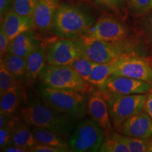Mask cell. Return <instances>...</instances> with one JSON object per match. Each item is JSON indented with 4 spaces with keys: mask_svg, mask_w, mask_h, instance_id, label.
<instances>
[{
    "mask_svg": "<svg viewBox=\"0 0 152 152\" xmlns=\"http://www.w3.org/2000/svg\"><path fill=\"white\" fill-rule=\"evenodd\" d=\"M20 118L30 127H39L56 132L64 138L70 137L74 119L55 111L39 99L30 96L20 110Z\"/></svg>",
    "mask_w": 152,
    "mask_h": 152,
    "instance_id": "6da1fadb",
    "label": "cell"
},
{
    "mask_svg": "<svg viewBox=\"0 0 152 152\" xmlns=\"http://www.w3.org/2000/svg\"><path fill=\"white\" fill-rule=\"evenodd\" d=\"M85 93L67 89H58L43 84L38 87V94L47 105L59 113L75 119L87 113V96Z\"/></svg>",
    "mask_w": 152,
    "mask_h": 152,
    "instance_id": "7a4b0ae2",
    "label": "cell"
},
{
    "mask_svg": "<svg viewBox=\"0 0 152 152\" xmlns=\"http://www.w3.org/2000/svg\"><path fill=\"white\" fill-rule=\"evenodd\" d=\"M94 23V19L81 9L61 4L55 14L52 30L61 38L77 39L85 35Z\"/></svg>",
    "mask_w": 152,
    "mask_h": 152,
    "instance_id": "3957f363",
    "label": "cell"
},
{
    "mask_svg": "<svg viewBox=\"0 0 152 152\" xmlns=\"http://www.w3.org/2000/svg\"><path fill=\"white\" fill-rule=\"evenodd\" d=\"M41 84L58 89L87 93L90 84L83 79L71 66L47 65L39 73Z\"/></svg>",
    "mask_w": 152,
    "mask_h": 152,
    "instance_id": "277c9868",
    "label": "cell"
},
{
    "mask_svg": "<svg viewBox=\"0 0 152 152\" xmlns=\"http://www.w3.org/2000/svg\"><path fill=\"white\" fill-rule=\"evenodd\" d=\"M74 40L81 56L96 64L109 62L123 53H126L123 41L111 42L93 39L86 35Z\"/></svg>",
    "mask_w": 152,
    "mask_h": 152,
    "instance_id": "5b68a950",
    "label": "cell"
},
{
    "mask_svg": "<svg viewBox=\"0 0 152 152\" xmlns=\"http://www.w3.org/2000/svg\"><path fill=\"white\" fill-rule=\"evenodd\" d=\"M104 137L103 128L93 119H87L76 126L69 137V145L72 151H99Z\"/></svg>",
    "mask_w": 152,
    "mask_h": 152,
    "instance_id": "8992f818",
    "label": "cell"
},
{
    "mask_svg": "<svg viewBox=\"0 0 152 152\" xmlns=\"http://www.w3.org/2000/svg\"><path fill=\"white\" fill-rule=\"evenodd\" d=\"M147 94L113 96L106 99L113 127L118 130L125 120L144 109Z\"/></svg>",
    "mask_w": 152,
    "mask_h": 152,
    "instance_id": "52a82bcc",
    "label": "cell"
},
{
    "mask_svg": "<svg viewBox=\"0 0 152 152\" xmlns=\"http://www.w3.org/2000/svg\"><path fill=\"white\" fill-rule=\"evenodd\" d=\"M113 75H122L152 85V64L134 53H123L118 57Z\"/></svg>",
    "mask_w": 152,
    "mask_h": 152,
    "instance_id": "ba28073f",
    "label": "cell"
},
{
    "mask_svg": "<svg viewBox=\"0 0 152 152\" xmlns=\"http://www.w3.org/2000/svg\"><path fill=\"white\" fill-rule=\"evenodd\" d=\"M98 88L107 99L121 95L147 94L151 90L152 85L125 76L111 75Z\"/></svg>",
    "mask_w": 152,
    "mask_h": 152,
    "instance_id": "9c48e42d",
    "label": "cell"
},
{
    "mask_svg": "<svg viewBox=\"0 0 152 152\" xmlns=\"http://www.w3.org/2000/svg\"><path fill=\"white\" fill-rule=\"evenodd\" d=\"M127 35V28L121 22L112 17L102 16L85 35L99 40L119 42L124 41Z\"/></svg>",
    "mask_w": 152,
    "mask_h": 152,
    "instance_id": "30bf717a",
    "label": "cell"
},
{
    "mask_svg": "<svg viewBox=\"0 0 152 152\" xmlns=\"http://www.w3.org/2000/svg\"><path fill=\"white\" fill-rule=\"evenodd\" d=\"M47 60L54 66H72L80 54L74 39L61 38L49 42L46 47Z\"/></svg>",
    "mask_w": 152,
    "mask_h": 152,
    "instance_id": "8fae6325",
    "label": "cell"
},
{
    "mask_svg": "<svg viewBox=\"0 0 152 152\" xmlns=\"http://www.w3.org/2000/svg\"><path fill=\"white\" fill-rule=\"evenodd\" d=\"M87 113L103 128L105 136L112 132L107 102L99 88L91 87L87 92Z\"/></svg>",
    "mask_w": 152,
    "mask_h": 152,
    "instance_id": "7c38bea8",
    "label": "cell"
},
{
    "mask_svg": "<svg viewBox=\"0 0 152 152\" xmlns=\"http://www.w3.org/2000/svg\"><path fill=\"white\" fill-rule=\"evenodd\" d=\"M123 135L142 139L152 138V118L144 110L125 120L118 129Z\"/></svg>",
    "mask_w": 152,
    "mask_h": 152,
    "instance_id": "4fadbf2b",
    "label": "cell"
},
{
    "mask_svg": "<svg viewBox=\"0 0 152 152\" xmlns=\"http://www.w3.org/2000/svg\"><path fill=\"white\" fill-rule=\"evenodd\" d=\"M1 28L10 41L25 32L36 29L33 18L20 16L12 9L1 19Z\"/></svg>",
    "mask_w": 152,
    "mask_h": 152,
    "instance_id": "5bb4252c",
    "label": "cell"
},
{
    "mask_svg": "<svg viewBox=\"0 0 152 152\" xmlns=\"http://www.w3.org/2000/svg\"><path fill=\"white\" fill-rule=\"evenodd\" d=\"M59 0H37L33 15L36 29L47 33L53 28L56 12L59 7Z\"/></svg>",
    "mask_w": 152,
    "mask_h": 152,
    "instance_id": "9a60e30c",
    "label": "cell"
},
{
    "mask_svg": "<svg viewBox=\"0 0 152 152\" xmlns=\"http://www.w3.org/2000/svg\"><path fill=\"white\" fill-rule=\"evenodd\" d=\"M26 59V74L24 80L31 84L39 77V73L46 66V47L40 44L30 53Z\"/></svg>",
    "mask_w": 152,
    "mask_h": 152,
    "instance_id": "2e32d148",
    "label": "cell"
},
{
    "mask_svg": "<svg viewBox=\"0 0 152 152\" xmlns=\"http://www.w3.org/2000/svg\"><path fill=\"white\" fill-rule=\"evenodd\" d=\"M40 44L33 30H29L20 34L11 41L8 52L26 58Z\"/></svg>",
    "mask_w": 152,
    "mask_h": 152,
    "instance_id": "e0dca14e",
    "label": "cell"
},
{
    "mask_svg": "<svg viewBox=\"0 0 152 152\" xmlns=\"http://www.w3.org/2000/svg\"><path fill=\"white\" fill-rule=\"evenodd\" d=\"M32 132L37 144L58 148L64 150V152L72 151L69 143L66 141V139L56 132L39 127H32Z\"/></svg>",
    "mask_w": 152,
    "mask_h": 152,
    "instance_id": "ac0fdd59",
    "label": "cell"
},
{
    "mask_svg": "<svg viewBox=\"0 0 152 152\" xmlns=\"http://www.w3.org/2000/svg\"><path fill=\"white\" fill-rule=\"evenodd\" d=\"M37 144L30 125L20 118H16L13 131V145L25 148L29 151Z\"/></svg>",
    "mask_w": 152,
    "mask_h": 152,
    "instance_id": "d6986e66",
    "label": "cell"
},
{
    "mask_svg": "<svg viewBox=\"0 0 152 152\" xmlns=\"http://www.w3.org/2000/svg\"><path fill=\"white\" fill-rule=\"evenodd\" d=\"M22 89L19 85L7 91L1 95L0 110L2 113H14L18 109L23 99Z\"/></svg>",
    "mask_w": 152,
    "mask_h": 152,
    "instance_id": "ffe728a7",
    "label": "cell"
},
{
    "mask_svg": "<svg viewBox=\"0 0 152 152\" xmlns=\"http://www.w3.org/2000/svg\"><path fill=\"white\" fill-rule=\"evenodd\" d=\"M118 57L109 62L103 63V64H96L91 73L88 83L90 85L98 87L108 77L113 75Z\"/></svg>",
    "mask_w": 152,
    "mask_h": 152,
    "instance_id": "44dd1931",
    "label": "cell"
},
{
    "mask_svg": "<svg viewBox=\"0 0 152 152\" xmlns=\"http://www.w3.org/2000/svg\"><path fill=\"white\" fill-rule=\"evenodd\" d=\"M1 58L18 83L24 80L26 68V58L11 52H7Z\"/></svg>",
    "mask_w": 152,
    "mask_h": 152,
    "instance_id": "7402d4cb",
    "label": "cell"
},
{
    "mask_svg": "<svg viewBox=\"0 0 152 152\" xmlns=\"http://www.w3.org/2000/svg\"><path fill=\"white\" fill-rule=\"evenodd\" d=\"M100 152H130L129 148L122 135L115 132H111L109 135L104 137L99 151Z\"/></svg>",
    "mask_w": 152,
    "mask_h": 152,
    "instance_id": "603a6c76",
    "label": "cell"
},
{
    "mask_svg": "<svg viewBox=\"0 0 152 152\" xmlns=\"http://www.w3.org/2000/svg\"><path fill=\"white\" fill-rule=\"evenodd\" d=\"M19 85L14 75L7 68L4 61L1 58L0 62V96L7 91Z\"/></svg>",
    "mask_w": 152,
    "mask_h": 152,
    "instance_id": "cb8c5ba5",
    "label": "cell"
},
{
    "mask_svg": "<svg viewBox=\"0 0 152 152\" xmlns=\"http://www.w3.org/2000/svg\"><path fill=\"white\" fill-rule=\"evenodd\" d=\"M96 64V63L93 62L92 61L88 59L86 57L80 55L75 60L71 66L79 74L82 78L88 83L91 73Z\"/></svg>",
    "mask_w": 152,
    "mask_h": 152,
    "instance_id": "d4e9b609",
    "label": "cell"
},
{
    "mask_svg": "<svg viewBox=\"0 0 152 152\" xmlns=\"http://www.w3.org/2000/svg\"><path fill=\"white\" fill-rule=\"evenodd\" d=\"M37 0H12V9L20 16L33 18Z\"/></svg>",
    "mask_w": 152,
    "mask_h": 152,
    "instance_id": "484cf974",
    "label": "cell"
},
{
    "mask_svg": "<svg viewBox=\"0 0 152 152\" xmlns=\"http://www.w3.org/2000/svg\"><path fill=\"white\" fill-rule=\"evenodd\" d=\"M128 9L133 16H142L152 10V0H128Z\"/></svg>",
    "mask_w": 152,
    "mask_h": 152,
    "instance_id": "4316f807",
    "label": "cell"
},
{
    "mask_svg": "<svg viewBox=\"0 0 152 152\" xmlns=\"http://www.w3.org/2000/svg\"><path fill=\"white\" fill-rule=\"evenodd\" d=\"M123 140L128 145L130 152H146L149 150L151 139H142L122 135Z\"/></svg>",
    "mask_w": 152,
    "mask_h": 152,
    "instance_id": "83f0119b",
    "label": "cell"
},
{
    "mask_svg": "<svg viewBox=\"0 0 152 152\" xmlns=\"http://www.w3.org/2000/svg\"><path fill=\"white\" fill-rule=\"evenodd\" d=\"M16 117L3 128H0V151H2L5 148L12 144L13 131Z\"/></svg>",
    "mask_w": 152,
    "mask_h": 152,
    "instance_id": "f1b7e54d",
    "label": "cell"
},
{
    "mask_svg": "<svg viewBox=\"0 0 152 152\" xmlns=\"http://www.w3.org/2000/svg\"><path fill=\"white\" fill-rule=\"evenodd\" d=\"M143 31L145 40L152 52V12L149 15L144 22Z\"/></svg>",
    "mask_w": 152,
    "mask_h": 152,
    "instance_id": "f546056e",
    "label": "cell"
},
{
    "mask_svg": "<svg viewBox=\"0 0 152 152\" xmlns=\"http://www.w3.org/2000/svg\"><path fill=\"white\" fill-rule=\"evenodd\" d=\"M10 42L11 41L9 40L8 37L1 28L0 29V54H1V58H2L9 52Z\"/></svg>",
    "mask_w": 152,
    "mask_h": 152,
    "instance_id": "4dcf8cb0",
    "label": "cell"
},
{
    "mask_svg": "<svg viewBox=\"0 0 152 152\" xmlns=\"http://www.w3.org/2000/svg\"><path fill=\"white\" fill-rule=\"evenodd\" d=\"M29 151L32 152H64V150L58 149V148L51 147L49 145H45V144H37L33 146L29 150Z\"/></svg>",
    "mask_w": 152,
    "mask_h": 152,
    "instance_id": "1f68e13d",
    "label": "cell"
},
{
    "mask_svg": "<svg viewBox=\"0 0 152 152\" xmlns=\"http://www.w3.org/2000/svg\"><path fill=\"white\" fill-rule=\"evenodd\" d=\"M12 8V0H0V14L1 19Z\"/></svg>",
    "mask_w": 152,
    "mask_h": 152,
    "instance_id": "d6a6232c",
    "label": "cell"
},
{
    "mask_svg": "<svg viewBox=\"0 0 152 152\" xmlns=\"http://www.w3.org/2000/svg\"><path fill=\"white\" fill-rule=\"evenodd\" d=\"M144 110L147 112L150 117L152 118V88L147 93V99L144 104Z\"/></svg>",
    "mask_w": 152,
    "mask_h": 152,
    "instance_id": "836d02e7",
    "label": "cell"
},
{
    "mask_svg": "<svg viewBox=\"0 0 152 152\" xmlns=\"http://www.w3.org/2000/svg\"><path fill=\"white\" fill-rule=\"evenodd\" d=\"M14 118V117L12 116L11 114L1 112V113H0V128L7 125Z\"/></svg>",
    "mask_w": 152,
    "mask_h": 152,
    "instance_id": "e575fe53",
    "label": "cell"
},
{
    "mask_svg": "<svg viewBox=\"0 0 152 152\" xmlns=\"http://www.w3.org/2000/svg\"><path fill=\"white\" fill-rule=\"evenodd\" d=\"M96 1L111 8H116L123 3V0H96Z\"/></svg>",
    "mask_w": 152,
    "mask_h": 152,
    "instance_id": "d590c367",
    "label": "cell"
},
{
    "mask_svg": "<svg viewBox=\"0 0 152 152\" xmlns=\"http://www.w3.org/2000/svg\"><path fill=\"white\" fill-rule=\"evenodd\" d=\"M2 151L4 152H26L29 151H28V149H25V148L17 147V146L11 144V146H9V147L5 148Z\"/></svg>",
    "mask_w": 152,
    "mask_h": 152,
    "instance_id": "8d00e7d4",
    "label": "cell"
},
{
    "mask_svg": "<svg viewBox=\"0 0 152 152\" xmlns=\"http://www.w3.org/2000/svg\"><path fill=\"white\" fill-rule=\"evenodd\" d=\"M148 151L152 152V138L150 140V142H149V150Z\"/></svg>",
    "mask_w": 152,
    "mask_h": 152,
    "instance_id": "74e56055",
    "label": "cell"
}]
</instances>
